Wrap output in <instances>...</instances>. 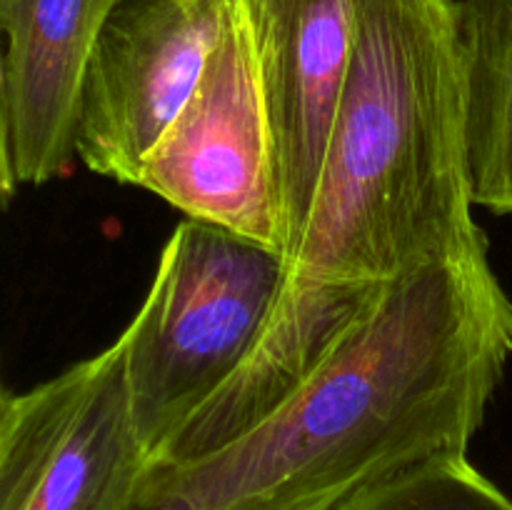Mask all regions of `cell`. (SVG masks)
<instances>
[{"mask_svg":"<svg viewBox=\"0 0 512 510\" xmlns=\"http://www.w3.org/2000/svg\"><path fill=\"white\" fill-rule=\"evenodd\" d=\"M512 355V300L488 258L383 290L313 375L240 438L148 463L128 510H345L468 453Z\"/></svg>","mask_w":512,"mask_h":510,"instance_id":"6da1fadb","label":"cell"},{"mask_svg":"<svg viewBox=\"0 0 512 510\" xmlns=\"http://www.w3.org/2000/svg\"><path fill=\"white\" fill-rule=\"evenodd\" d=\"M455 0H358V33L288 280L390 285L488 258L473 218Z\"/></svg>","mask_w":512,"mask_h":510,"instance_id":"7a4b0ae2","label":"cell"},{"mask_svg":"<svg viewBox=\"0 0 512 510\" xmlns=\"http://www.w3.org/2000/svg\"><path fill=\"white\" fill-rule=\"evenodd\" d=\"M285 280L288 260L270 245L195 218L173 230L143 305L120 333L148 460L248 358Z\"/></svg>","mask_w":512,"mask_h":510,"instance_id":"3957f363","label":"cell"},{"mask_svg":"<svg viewBox=\"0 0 512 510\" xmlns=\"http://www.w3.org/2000/svg\"><path fill=\"white\" fill-rule=\"evenodd\" d=\"M145 465L118 335L93 358L15 393L0 443V510H128Z\"/></svg>","mask_w":512,"mask_h":510,"instance_id":"277c9868","label":"cell"},{"mask_svg":"<svg viewBox=\"0 0 512 510\" xmlns=\"http://www.w3.org/2000/svg\"><path fill=\"white\" fill-rule=\"evenodd\" d=\"M235 0H113L78 103L75 155L135 185L145 155L193 95Z\"/></svg>","mask_w":512,"mask_h":510,"instance_id":"5b68a950","label":"cell"},{"mask_svg":"<svg viewBox=\"0 0 512 510\" xmlns=\"http://www.w3.org/2000/svg\"><path fill=\"white\" fill-rule=\"evenodd\" d=\"M135 185L188 218L280 250L268 118L238 0L203 78L145 155Z\"/></svg>","mask_w":512,"mask_h":510,"instance_id":"8992f818","label":"cell"},{"mask_svg":"<svg viewBox=\"0 0 512 510\" xmlns=\"http://www.w3.org/2000/svg\"><path fill=\"white\" fill-rule=\"evenodd\" d=\"M268 118L280 253L298 245L358 33V0H238Z\"/></svg>","mask_w":512,"mask_h":510,"instance_id":"52a82bcc","label":"cell"},{"mask_svg":"<svg viewBox=\"0 0 512 510\" xmlns=\"http://www.w3.org/2000/svg\"><path fill=\"white\" fill-rule=\"evenodd\" d=\"M113 0H0L5 113L20 183L73 168L85 68Z\"/></svg>","mask_w":512,"mask_h":510,"instance_id":"ba28073f","label":"cell"},{"mask_svg":"<svg viewBox=\"0 0 512 510\" xmlns=\"http://www.w3.org/2000/svg\"><path fill=\"white\" fill-rule=\"evenodd\" d=\"M475 205L512 215V0H455Z\"/></svg>","mask_w":512,"mask_h":510,"instance_id":"9c48e42d","label":"cell"},{"mask_svg":"<svg viewBox=\"0 0 512 510\" xmlns=\"http://www.w3.org/2000/svg\"><path fill=\"white\" fill-rule=\"evenodd\" d=\"M345 510H512V500L465 455H455L420 465Z\"/></svg>","mask_w":512,"mask_h":510,"instance_id":"30bf717a","label":"cell"},{"mask_svg":"<svg viewBox=\"0 0 512 510\" xmlns=\"http://www.w3.org/2000/svg\"><path fill=\"white\" fill-rule=\"evenodd\" d=\"M18 173H15L13 150H10V130L8 113H5V45L3 30H0V215L8 210L18 188Z\"/></svg>","mask_w":512,"mask_h":510,"instance_id":"8fae6325","label":"cell"},{"mask_svg":"<svg viewBox=\"0 0 512 510\" xmlns=\"http://www.w3.org/2000/svg\"><path fill=\"white\" fill-rule=\"evenodd\" d=\"M13 405H15V393L5 388L3 380H0V443H3V435L5 430H8L10 415H13Z\"/></svg>","mask_w":512,"mask_h":510,"instance_id":"7c38bea8","label":"cell"}]
</instances>
